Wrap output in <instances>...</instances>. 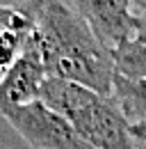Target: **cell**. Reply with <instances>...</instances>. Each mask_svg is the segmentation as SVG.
Here are the masks:
<instances>
[{
  "mask_svg": "<svg viewBox=\"0 0 146 149\" xmlns=\"http://www.w3.org/2000/svg\"><path fill=\"white\" fill-rule=\"evenodd\" d=\"M34 2V35L30 48L41 57L50 78H64L112 96L114 57L94 35L87 21L64 0Z\"/></svg>",
  "mask_w": 146,
  "mask_h": 149,
  "instance_id": "1",
  "label": "cell"
},
{
  "mask_svg": "<svg viewBox=\"0 0 146 149\" xmlns=\"http://www.w3.org/2000/svg\"><path fill=\"white\" fill-rule=\"evenodd\" d=\"M39 101L64 115L94 149H137L132 124L112 96L64 78H46Z\"/></svg>",
  "mask_w": 146,
  "mask_h": 149,
  "instance_id": "2",
  "label": "cell"
},
{
  "mask_svg": "<svg viewBox=\"0 0 146 149\" xmlns=\"http://www.w3.org/2000/svg\"><path fill=\"white\" fill-rule=\"evenodd\" d=\"M32 149H94L71 122L43 101L14 106L0 115Z\"/></svg>",
  "mask_w": 146,
  "mask_h": 149,
  "instance_id": "3",
  "label": "cell"
},
{
  "mask_svg": "<svg viewBox=\"0 0 146 149\" xmlns=\"http://www.w3.org/2000/svg\"><path fill=\"white\" fill-rule=\"evenodd\" d=\"M87 21L101 44L114 53L126 41L137 39L139 16L132 12L130 0H66Z\"/></svg>",
  "mask_w": 146,
  "mask_h": 149,
  "instance_id": "4",
  "label": "cell"
},
{
  "mask_svg": "<svg viewBox=\"0 0 146 149\" xmlns=\"http://www.w3.org/2000/svg\"><path fill=\"white\" fill-rule=\"evenodd\" d=\"M46 78L48 74L41 57L28 46L25 53L9 67V71L0 80V115L7 108L39 101Z\"/></svg>",
  "mask_w": 146,
  "mask_h": 149,
  "instance_id": "5",
  "label": "cell"
},
{
  "mask_svg": "<svg viewBox=\"0 0 146 149\" xmlns=\"http://www.w3.org/2000/svg\"><path fill=\"white\" fill-rule=\"evenodd\" d=\"M112 99L130 124L146 122V80L123 78V76L114 74Z\"/></svg>",
  "mask_w": 146,
  "mask_h": 149,
  "instance_id": "6",
  "label": "cell"
},
{
  "mask_svg": "<svg viewBox=\"0 0 146 149\" xmlns=\"http://www.w3.org/2000/svg\"><path fill=\"white\" fill-rule=\"evenodd\" d=\"M114 71L123 78H135V80H146V41L132 39L119 46L114 53Z\"/></svg>",
  "mask_w": 146,
  "mask_h": 149,
  "instance_id": "7",
  "label": "cell"
},
{
  "mask_svg": "<svg viewBox=\"0 0 146 149\" xmlns=\"http://www.w3.org/2000/svg\"><path fill=\"white\" fill-rule=\"evenodd\" d=\"M132 135H135L137 142L146 145V122L144 124H132Z\"/></svg>",
  "mask_w": 146,
  "mask_h": 149,
  "instance_id": "8",
  "label": "cell"
},
{
  "mask_svg": "<svg viewBox=\"0 0 146 149\" xmlns=\"http://www.w3.org/2000/svg\"><path fill=\"white\" fill-rule=\"evenodd\" d=\"M130 5H132V12L139 19H146V0H130Z\"/></svg>",
  "mask_w": 146,
  "mask_h": 149,
  "instance_id": "9",
  "label": "cell"
},
{
  "mask_svg": "<svg viewBox=\"0 0 146 149\" xmlns=\"http://www.w3.org/2000/svg\"><path fill=\"white\" fill-rule=\"evenodd\" d=\"M137 39L146 41V19H139V32H137Z\"/></svg>",
  "mask_w": 146,
  "mask_h": 149,
  "instance_id": "10",
  "label": "cell"
},
{
  "mask_svg": "<svg viewBox=\"0 0 146 149\" xmlns=\"http://www.w3.org/2000/svg\"><path fill=\"white\" fill-rule=\"evenodd\" d=\"M0 80H2V78H0Z\"/></svg>",
  "mask_w": 146,
  "mask_h": 149,
  "instance_id": "11",
  "label": "cell"
}]
</instances>
